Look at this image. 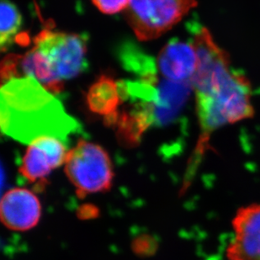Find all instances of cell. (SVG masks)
<instances>
[{
	"label": "cell",
	"mask_w": 260,
	"mask_h": 260,
	"mask_svg": "<svg viewBox=\"0 0 260 260\" xmlns=\"http://www.w3.org/2000/svg\"><path fill=\"white\" fill-rule=\"evenodd\" d=\"M192 42L198 58L190 81L201 130L197 152L202 153L216 131L253 118L254 108L250 81L232 69L230 56L216 43L210 30L200 28Z\"/></svg>",
	"instance_id": "cell-1"
},
{
	"label": "cell",
	"mask_w": 260,
	"mask_h": 260,
	"mask_svg": "<svg viewBox=\"0 0 260 260\" xmlns=\"http://www.w3.org/2000/svg\"><path fill=\"white\" fill-rule=\"evenodd\" d=\"M0 125L5 135L29 145L43 137L67 143L69 136L82 131L80 123L62 104L31 77L2 84Z\"/></svg>",
	"instance_id": "cell-2"
},
{
	"label": "cell",
	"mask_w": 260,
	"mask_h": 260,
	"mask_svg": "<svg viewBox=\"0 0 260 260\" xmlns=\"http://www.w3.org/2000/svg\"><path fill=\"white\" fill-rule=\"evenodd\" d=\"M65 173L79 197L106 191L113 182V166L107 152L85 140L79 141L68 152Z\"/></svg>",
	"instance_id": "cell-3"
},
{
	"label": "cell",
	"mask_w": 260,
	"mask_h": 260,
	"mask_svg": "<svg viewBox=\"0 0 260 260\" xmlns=\"http://www.w3.org/2000/svg\"><path fill=\"white\" fill-rule=\"evenodd\" d=\"M34 47L47 60L52 74L63 83L88 69L86 35L43 29L35 37Z\"/></svg>",
	"instance_id": "cell-4"
},
{
	"label": "cell",
	"mask_w": 260,
	"mask_h": 260,
	"mask_svg": "<svg viewBox=\"0 0 260 260\" xmlns=\"http://www.w3.org/2000/svg\"><path fill=\"white\" fill-rule=\"evenodd\" d=\"M197 5V0H131L125 20L138 39L151 41L172 29Z\"/></svg>",
	"instance_id": "cell-5"
},
{
	"label": "cell",
	"mask_w": 260,
	"mask_h": 260,
	"mask_svg": "<svg viewBox=\"0 0 260 260\" xmlns=\"http://www.w3.org/2000/svg\"><path fill=\"white\" fill-rule=\"evenodd\" d=\"M66 143L63 141L43 137L29 144L20 165V172L29 183L40 187L47 181L51 173L66 161Z\"/></svg>",
	"instance_id": "cell-6"
},
{
	"label": "cell",
	"mask_w": 260,
	"mask_h": 260,
	"mask_svg": "<svg viewBox=\"0 0 260 260\" xmlns=\"http://www.w3.org/2000/svg\"><path fill=\"white\" fill-rule=\"evenodd\" d=\"M234 240L226 249L229 260H260V204L238 209L233 220Z\"/></svg>",
	"instance_id": "cell-7"
},
{
	"label": "cell",
	"mask_w": 260,
	"mask_h": 260,
	"mask_svg": "<svg viewBox=\"0 0 260 260\" xmlns=\"http://www.w3.org/2000/svg\"><path fill=\"white\" fill-rule=\"evenodd\" d=\"M1 220L8 229L27 231L39 222L41 204L29 189L14 188L6 192L1 202Z\"/></svg>",
	"instance_id": "cell-8"
},
{
	"label": "cell",
	"mask_w": 260,
	"mask_h": 260,
	"mask_svg": "<svg viewBox=\"0 0 260 260\" xmlns=\"http://www.w3.org/2000/svg\"><path fill=\"white\" fill-rule=\"evenodd\" d=\"M197 50L193 42L173 39L160 51L156 60L157 73L174 82H190L197 68Z\"/></svg>",
	"instance_id": "cell-9"
},
{
	"label": "cell",
	"mask_w": 260,
	"mask_h": 260,
	"mask_svg": "<svg viewBox=\"0 0 260 260\" xmlns=\"http://www.w3.org/2000/svg\"><path fill=\"white\" fill-rule=\"evenodd\" d=\"M156 98L151 104L152 125L166 127L176 120L191 92V82H174L158 77Z\"/></svg>",
	"instance_id": "cell-10"
},
{
	"label": "cell",
	"mask_w": 260,
	"mask_h": 260,
	"mask_svg": "<svg viewBox=\"0 0 260 260\" xmlns=\"http://www.w3.org/2000/svg\"><path fill=\"white\" fill-rule=\"evenodd\" d=\"M87 102L91 111L103 116L106 124L113 126L123 102L118 83L111 77H100L88 89Z\"/></svg>",
	"instance_id": "cell-11"
},
{
	"label": "cell",
	"mask_w": 260,
	"mask_h": 260,
	"mask_svg": "<svg viewBox=\"0 0 260 260\" xmlns=\"http://www.w3.org/2000/svg\"><path fill=\"white\" fill-rule=\"evenodd\" d=\"M0 11V47L2 52H5L12 45L21 28L22 17L20 10L10 0H1Z\"/></svg>",
	"instance_id": "cell-12"
},
{
	"label": "cell",
	"mask_w": 260,
	"mask_h": 260,
	"mask_svg": "<svg viewBox=\"0 0 260 260\" xmlns=\"http://www.w3.org/2000/svg\"><path fill=\"white\" fill-rule=\"evenodd\" d=\"M131 0H92L93 5L101 12L106 15H114L125 11Z\"/></svg>",
	"instance_id": "cell-13"
}]
</instances>
